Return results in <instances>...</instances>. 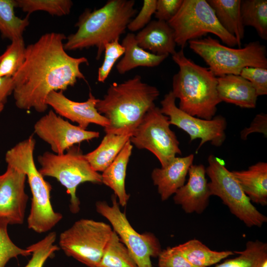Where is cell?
Masks as SVG:
<instances>
[{
	"instance_id": "6da1fadb",
	"label": "cell",
	"mask_w": 267,
	"mask_h": 267,
	"mask_svg": "<svg viewBox=\"0 0 267 267\" xmlns=\"http://www.w3.org/2000/svg\"><path fill=\"white\" fill-rule=\"evenodd\" d=\"M66 39L62 33H48L26 47L24 62L12 77L17 107L44 112L51 91H63L78 79L86 80L80 67L88 59L68 54L64 47Z\"/></svg>"
},
{
	"instance_id": "7a4b0ae2",
	"label": "cell",
	"mask_w": 267,
	"mask_h": 267,
	"mask_svg": "<svg viewBox=\"0 0 267 267\" xmlns=\"http://www.w3.org/2000/svg\"><path fill=\"white\" fill-rule=\"evenodd\" d=\"M160 95L158 89L143 82L139 75L121 83L111 84L96 104L98 112L108 121L106 134H132Z\"/></svg>"
},
{
	"instance_id": "3957f363",
	"label": "cell",
	"mask_w": 267,
	"mask_h": 267,
	"mask_svg": "<svg viewBox=\"0 0 267 267\" xmlns=\"http://www.w3.org/2000/svg\"><path fill=\"white\" fill-rule=\"evenodd\" d=\"M134 5V0H109L100 8L86 10L75 25L77 31L66 37L65 50L95 47L96 59H100L105 45L125 32L137 12Z\"/></svg>"
},
{
	"instance_id": "277c9868",
	"label": "cell",
	"mask_w": 267,
	"mask_h": 267,
	"mask_svg": "<svg viewBox=\"0 0 267 267\" xmlns=\"http://www.w3.org/2000/svg\"><path fill=\"white\" fill-rule=\"evenodd\" d=\"M179 71L173 78V94L178 108L187 114L206 120L215 117L222 101L217 91V77L207 68L194 63L183 49L172 55Z\"/></svg>"
},
{
	"instance_id": "5b68a950",
	"label": "cell",
	"mask_w": 267,
	"mask_h": 267,
	"mask_svg": "<svg viewBox=\"0 0 267 267\" xmlns=\"http://www.w3.org/2000/svg\"><path fill=\"white\" fill-rule=\"evenodd\" d=\"M36 140L33 135L16 144L5 153L8 166L17 169L26 176L32 193L31 207L27 218L28 227L38 233L46 232L62 219L55 212L50 200V184L37 169L34 159Z\"/></svg>"
},
{
	"instance_id": "8992f818",
	"label": "cell",
	"mask_w": 267,
	"mask_h": 267,
	"mask_svg": "<svg viewBox=\"0 0 267 267\" xmlns=\"http://www.w3.org/2000/svg\"><path fill=\"white\" fill-rule=\"evenodd\" d=\"M188 43L190 48L204 60L217 77L239 75L247 67L267 69L266 47L259 41L250 42L239 48L223 45L211 36Z\"/></svg>"
},
{
	"instance_id": "52a82bcc",
	"label": "cell",
	"mask_w": 267,
	"mask_h": 267,
	"mask_svg": "<svg viewBox=\"0 0 267 267\" xmlns=\"http://www.w3.org/2000/svg\"><path fill=\"white\" fill-rule=\"evenodd\" d=\"M41 167L39 171L44 177L56 178L66 189L70 195V211L73 214L80 210V201L76 195L78 186L86 182L102 183L101 175L91 167L85 155L77 145L63 154L45 152L38 157Z\"/></svg>"
},
{
	"instance_id": "ba28073f",
	"label": "cell",
	"mask_w": 267,
	"mask_h": 267,
	"mask_svg": "<svg viewBox=\"0 0 267 267\" xmlns=\"http://www.w3.org/2000/svg\"><path fill=\"white\" fill-rule=\"evenodd\" d=\"M168 23L174 32L176 44L181 49L189 41L208 33L215 35L229 47L237 45L236 38L221 25L206 0H183L179 10Z\"/></svg>"
},
{
	"instance_id": "9c48e42d",
	"label": "cell",
	"mask_w": 267,
	"mask_h": 267,
	"mask_svg": "<svg viewBox=\"0 0 267 267\" xmlns=\"http://www.w3.org/2000/svg\"><path fill=\"white\" fill-rule=\"evenodd\" d=\"M208 162L205 169L210 179L211 196L219 197L231 214L247 226L261 227L267 222V217L253 205L231 172L213 154L208 157Z\"/></svg>"
},
{
	"instance_id": "30bf717a",
	"label": "cell",
	"mask_w": 267,
	"mask_h": 267,
	"mask_svg": "<svg viewBox=\"0 0 267 267\" xmlns=\"http://www.w3.org/2000/svg\"><path fill=\"white\" fill-rule=\"evenodd\" d=\"M113 231L104 222L81 219L60 233L59 248L88 267H96Z\"/></svg>"
},
{
	"instance_id": "8fae6325",
	"label": "cell",
	"mask_w": 267,
	"mask_h": 267,
	"mask_svg": "<svg viewBox=\"0 0 267 267\" xmlns=\"http://www.w3.org/2000/svg\"><path fill=\"white\" fill-rule=\"evenodd\" d=\"M112 205L105 201H97L96 210L106 218L113 230L127 248L138 267H152L151 258L158 257L162 251L157 238L151 232L139 233L130 224L122 212L116 196L111 197Z\"/></svg>"
},
{
	"instance_id": "7c38bea8",
	"label": "cell",
	"mask_w": 267,
	"mask_h": 267,
	"mask_svg": "<svg viewBox=\"0 0 267 267\" xmlns=\"http://www.w3.org/2000/svg\"><path fill=\"white\" fill-rule=\"evenodd\" d=\"M170 126L168 117L155 106L146 113L130 140L137 148L150 151L164 167L177 154H181L179 142Z\"/></svg>"
},
{
	"instance_id": "4fadbf2b",
	"label": "cell",
	"mask_w": 267,
	"mask_h": 267,
	"mask_svg": "<svg viewBox=\"0 0 267 267\" xmlns=\"http://www.w3.org/2000/svg\"><path fill=\"white\" fill-rule=\"evenodd\" d=\"M176 99L172 91L166 94L160 102L161 111L168 117L170 125L178 127L189 135L190 141L200 139L196 152L208 142L217 147L222 145L226 138L227 126L224 117L218 115L206 120L190 115L177 106Z\"/></svg>"
},
{
	"instance_id": "5bb4252c",
	"label": "cell",
	"mask_w": 267,
	"mask_h": 267,
	"mask_svg": "<svg viewBox=\"0 0 267 267\" xmlns=\"http://www.w3.org/2000/svg\"><path fill=\"white\" fill-rule=\"evenodd\" d=\"M34 129L35 133L47 143L54 153L57 154L64 153L76 144L99 136V132L74 125L52 110L39 119Z\"/></svg>"
},
{
	"instance_id": "9a60e30c",
	"label": "cell",
	"mask_w": 267,
	"mask_h": 267,
	"mask_svg": "<svg viewBox=\"0 0 267 267\" xmlns=\"http://www.w3.org/2000/svg\"><path fill=\"white\" fill-rule=\"evenodd\" d=\"M26 176L7 165L0 175V221L8 225L23 224L29 197L25 191Z\"/></svg>"
},
{
	"instance_id": "2e32d148",
	"label": "cell",
	"mask_w": 267,
	"mask_h": 267,
	"mask_svg": "<svg viewBox=\"0 0 267 267\" xmlns=\"http://www.w3.org/2000/svg\"><path fill=\"white\" fill-rule=\"evenodd\" d=\"M98 99L90 92L88 99L84 102H77L65 96L63 91H53L47 96L46 103L62 117L77 123L82 128L87 130L90 124L106 127L107 119L100 114L96 108Z\"/></svg>"
},
{
	"instance_id": "e0dca14e",
	"label": "cell",
	"mask_w": 267,
	"mask_h": 267,
	"mask_svg": "<svg viewBox=\"0 0 267 267\" xmlns=\"http://www.w3.org/2000/svg\"><path fill=\"white\" fill-rule=\"evenodd\" d=\"M188 174L186 184L174 194V202L186 213L202 214L208 207L211 196L205 168L202 164H192Z\"/></svg>"
},
{
	"instance_id": "ac0fdd59",
	"label": "cell",
	"mask_w": 267,
	"mask_h": 267,
	"mask_svg": "<svg viewBox=\"0 0 267 267\" xmlns=\"http://www.w3.org/2000/svg\"><path fill=\"white\" fill-rule=\"evenodd\" d=\"M194 155L176 157L168 164L156 168L151 173V178L162 201L167 200L185 182L186 177L193 164Z\"/></svg>"
},
{
	"instance_id": "d6986e66",
	"label": "cell",
	"mask_w": 267,
	"mask_h": 267,
	"mask_svg": "<svg viewBox=\"0 0 267 267\" xmlns=\"http://www.w3.org/2000/svg\"><path fill=\"white\" fill-rule=\"evenodd\" d=\"M138 45L157 55H173L176 52L174 32L168 22L150 21L136 35Z\"/></svg>"
},
{
	"instance_id": "ffe728a7",
	"label": "cell",
	"mask_w": 267,
	"mask_h": 267,
	"mask_svg": "<svg viewBox=\"0 0 267 267\" xmlns=\"http://www.w3.org/2000/svg\"><path fill=\"white\" fill-rule=\"evenodd\" d=\"M217 91L221 101L244 108H255L258 95L251 84L240 75L217 77Z\"/></svg>"
},
{
	"instance_id": "44dd1931",
	"label": "cell",
	"mask_w": 267,
	"mask_h": 267,
	"mask_svg": "<svg viewBox=\"0 0 267 267\" xmlns=\"http://www.w3.org/2000/svg\"><path fill=\"white\" fill-rule=\"evenodd\" d=\"M243 191L251 202L267 205V163L259 162L248 169L233 171Z\"/></svg>"
},
{
	"instance_id": "7402d4cb",
	"label": "cell",
	"mask_w": 267,
	"mask_h": 267,
	"mask_svg": "<svg viewBox=\"0 0 267 267\" xmlns=\"http://www.w3.org/2000/svg\"><path fill=\"white\" fill-rule=\"evenodd\" d=\"M133 147L130 140H129L115 160L101 174L102 183L114 191L119 205L122 207L127 205L130 197L126 190L125 179Z\"/></svg>"
},
{
	"instance_id": "603a6c76",
	"label": "cell",
	"mask_w": 267,
	"mask_h": 267,
	"mask_svg": "<svg viewBox=\"0 0 267 267\" xmlns=\"http://www.w3.org/2000/svg\"><path fill=\"white\" fill-rule=\"evenodd\" d=\"M121 44L125 52L123 57L116 65V69L120 74H124L138 67L157 66L168 56L155 54L144 50L138 45L135 35L133 33H128Z\"/></svg>"
},
{
	"instance_id": "cb8c5ba5",
	"label": "cell",
	"mask_w": 267,
	"mask_h": 267,
	"mask_svg": "<svg viewBox=\"0 0 267 267\" xmlns=\"http://www.w3.org/2000/svg\"><path fill=\"white\" fill-rule=\"evenodd\" d=\"M132 134H106L98 146L85 154L92 168L96 172L104 171L115 160Z\"/></svg>"
},
{
	"instance_id": "d4e9b609",
	"label": "cell",
	"mask_w": 267,
	"mask_h": 267,
	"mask_svg": "<svg viewBox=\"0 0 267 267\" xmlns=\"http://www.w3.org/2000/svg\"><path fill=\"white\" fill-rule=\"evenodd\" d=\"M207 1L214 10L219 23L236 38L237 46L240 48L245 32L240 12L241 0Z\"/></svg>"
},
{
	"instance_id": "484cf974",
	"label": "cell",
	"mask_w": 267,
	"mask_h": 267,
	"mask_svg": "<svg viewBox=\"0 0 267 267\" xmlns=\"http://www.w3.org/2000/svg\"><path fill=\"white\" fill-rule=\"evenodd\" d=\"M190 263L199 267H208L234 255L231 251L212 250L199 240L193 239L175 246Z\"/></svg>"
},
{
	"instance_id": "4316f807",
	"label": "cell",
	"mask_w": 267,
	"mask_h": 267,
	"mask_svg": "<svg viewBox=\"0 0 267 267\" xmlns=\"http://www.w3.org/2000/svg\"><path fill=\"white\" fill-rule=\"evenodd\" d=\"M234 253L238 256L215 267H262L267 261V244L259 240L248 241L243 251Z\"/></svg>"
},
{
	"instance_id": "83f0119b",
	"label": "cell",
	"mask_w": 267,
	"mask_h": 267,
	"mask_svg": "<svg viewBox=\"0 0 267 267\" xmlns=\"http://www.w3.org/2000/svg\"><path fill=\"white\" fill-rule=\"evenodd\" d=\"M16 0H0V32L3 38L11 41L22 37L29 25V14L24 18L16 16Z\"/></svg>"
},
{
	"instance_id": "f1b7e54d",
	"label": "cell",
	"mask_w": 267,
	"mask_h": 267,
	"mask_svg": "<svg viewBox=\"0 0 267 267\" xmlns=\"http://www.w3.org/2000/svg\"><path fill=\"white\" fill-rule=\"evenodd\" d=\"M240 12L244 27L255 28L258 35L264 40L267 39V0H241Z\"/></svg>"
},
{
	"instance_id": "f546056e",
	"label": "cell",
	"mask_w": 267,
	"mask_h": 267,
	"mask_svg": "<svg viewBox=\"0 0 267 267\" xmlns=\"http://www.w3.org/2000/svg\"><path fill=\"white\" fill-rule=\"evenodd\" d=\"M96 267H138L129 251L113 230Z\"/></svg>"
},
{
	"instance_id": "4dcf8cb0",
	"label": "cell",
	"mask_w": 267,
	"mask_h": 267,
	"mask_svg": "<svg viewBox=\"0 0 267 267\" xmlns=\"http://www.w3.org/2000/svg\"><path fill=\"white\" fill-rule=\"evenodd\" d=\"M26 46L23 37L11 41L0 55V77H12L23 64Z\"/></svg>"
},
{
	"instance_id": "1f68e13d",
	"label": "cell",
	"mask_w": 267,
	"mask_h": 267,
	"mask_svg": "<svg viewBox=\"0 0 267 267\" xmlns=\"http://www.w3.org/2000/svg\"><path fill=\"white\" fill-rule=\"evenodd\" d=\"M16 7L29 15L37 11H43L57 16L69 14L73 6L70 0H16Z\"/></svg>"
},
{
	"instance_id": "d6a6232c",
	"label": "cell",
	"mask_w": 267,
	"mask_h": 267,
	"mask_svg": "<svg viewBox=\"0 0 267 267\" xmlns=\"http://www.w3.org/2000/svg\"><path fill=\"white\" fill-rule=\"evenodd\" d=\"M56 239L55 232H50L43 239L28 247L32 257L24 267H43L46 260L54 257L60 248L54 244Z\"/></svg>"
},
{
	"instance_id": "836d02e7",
	"label": "cell",
	"mask_w": 267,
	"mask_h": 267,
	"mask_svg": "<svg viewBox=\"0 0 267 267\" xmlns=\"http://www.w3.org/2000/svg\"><path fill=\"white\" fill-rule=\"evenodd\" d=\"M7 226L6 223L0 221V267H6L7 263L12 258L32 255L28 247L21 248L13 242L8 235Z\"/></svg>"
},
{
	"instance_id": "e575fe53",
	"label": "cell",
	"mask_w": 267,
	"mask_h": 267,
	"mask_svg": "<svg viewBox=\"0 0 267 267\" xmlns=\"http://www.w3.org/2000/svg\"><path fill=\"white\" fill-rule=\"evenodd\" d=\"M125 49L117 39L104 46L103 63L98 71L97 80L104 83L107 78L117 60L124 55Z\"/></svg>"
},
{
	"instance_id": "d590c367",
	"label": "cell",
	"mask_w": 267,
	"mask_h": 267,
	"mask_svg": "<svg viewBox=\"0 0 267 267\" xmlns=\"http://www.w3.org/2000/svg\"><path fill=\"white\" fill-rule=\"evenodd\" d=\"M240 75L251 84L258 96L267 94V69L247 67L242 70Z\"/></svg>"
},
{
	"instance_id": "8d00e7d4",
	"label": "cell",
	"mask_w": 267,
	"mask_h": 267,
	"mask_svg": "<svg viewBox=\"0 0 267 267\" xmlns=\"http://www.w3.org/2000/svg\"><path fill=\"white\" fill-rule=\"evenodd\" d=\"M158 258V267H199L187 261L175 247L162 250Z\"/></svg>"
},
{
	"instance_id": "74e56055",
	"label": "cell",
	"mask_w": 267,
	"mask_h": 267,
	"mask_svg": "<svg viewBox=\"0 0 267 267\" xmlns=\"http://www.w3.org/2000/svg\"><path fill=\"white\" fill-rule=\"evenodd\" d=\"M157 0H144L142 6L136 16L129 23L127 28L131 32L142 29L150 21L156 10Z\"/></svg>"
},
{
	"instance_id": "f35d334b",
	"label": "cell",
	"mask_w": 267,
	"mask_h": 267,
	"mask_svg": "<svg viewBox=\"0 0 267 267\" xmlns=\"http://www.w3.org/2000/svg\"><path fill=\"white\" fill-rule=\"evenodd\" d=\"M183 0H157L155 16L158 20L168 22L179 10Z\"/></svg>"
},
{
	"instance_id": "ab89813d",
	"label": "cell",
	"mask_w": 267,
	"mask_h": 267,
	"mask_svg": "<svg viewBox=\"0 0 267 267\" xmlns=\"http://www.w3.org/2000/svg\"><path fill=\"white\" fill-rule=\"evenodd\" d=\"M259 133L267 136V115L261 113L256 115L248 128L244 129L240 133L241 138L246 140L252 133Z\"/></svg>"
},
{
	"instance_id": "60d3db41",
	"label": "cell",
	"mask_w": 267,
	"mask_h": 267,
	"mask_svg": "<svg viewBox=\"0 0 267 267\" xmlns=\"http://www.w3.org/2000/svg\"><path fill=\"white\" fill-rule=\"evenodd\" d=\"M13 89L12 77H0V103L4 104L7 97L13 93Z\"/></svg>"
},
{
	"instance_id": "b9f144b4",
	"label": "cell",
	"mask_w": 267,
	"mask_h": 267,
	"mask_svg": "<svg viewBox=\"0 0 267 267\" xmlns=\"http://www.w3.org/2000/svg\"><path fill=\"white\" fill-rule=\"evenodd\" d=\"M4 108V104L0 103V113L3 110Z\"/></svg>"
},
{
	"instance_id": "7bdbcfd3",
	"label": "cell",
	"mask_w": 267,
	"mask_h": 267,
	"mask_svg": "<svg viewBox=\"0 0 267 267\" xmlns=\"http://www.w3.org/2000/svg\"><path fill=\"white\" fill-rule=\"evenodd\" d=\"M262 267H267V261H266V262L264 263V264H263Z\"/></svg>"
}]
</instances>
